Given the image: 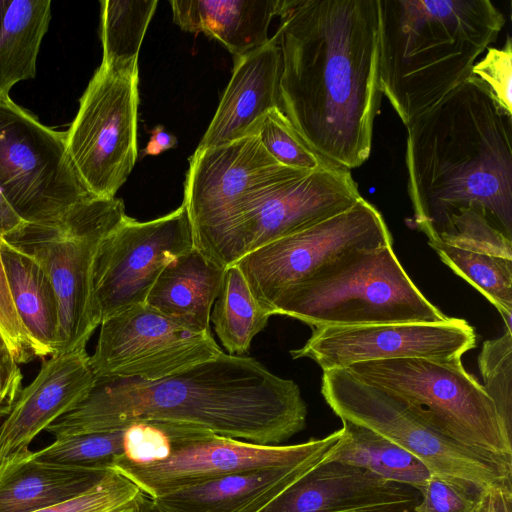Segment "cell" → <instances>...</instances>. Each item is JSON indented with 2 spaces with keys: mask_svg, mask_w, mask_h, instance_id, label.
Instances as JSON below:
<instances>
[{
  "mask_svg": "<svg viewBox=\"0 0 512 512\" xmlns=\"http://www.w3.org/2000/svg\"><path fill=\"white\" fill-rule=\"evenodd\" d=\"M279 18V109L322 159L361 166L381 100L378 0H284Z\"/></svg>",
  "mask_w": 512,
  "mask_h": 512,
  "instance_id": "1",
  "label": "cell"
},
{
  "mask_svg": "<svg viewBox=\"0 0 512 512\" xmlns=\"http://www.w3.org/2000/svg\"><path fill=\"white\" fill-rule=\"evenodd\" d=\"M306 417L294 381L252 357L222 352L155 381L97 380L85 400L45 431L61 438L149 423L278 445L303 430Z\"/></svg>",
  "mask_w": 512,
  "mask_h": 512,
  "instance_id": "2",
  "label": "cell"
},
{
  "mask_svg": "<svg viewBox=\"0 0 512 512\" xmlns=\"http://www.w3.org/2000/svg\"><path fill=\"white\" fill-rule=\"evenodd\" d=\"M511 119L470 76L406 126L412 221L428 239L467 209L512 239Z\"/></svg>",
  "mask_w": 512,
  "mask_h": 512,
  "instance_id": "3",
  "label": "cell"
},
{
  "mask_svg": "<svg viewBox=\"0 0 512 512\" xmlns=\"http://www.w3.org/2000/svg\"><path fill=\"white\" fill-rule=\"evenodd\" d=\"M379 88L405 126L466 81L505 16L490 0H378Z\"/></svg>",
  "mask_w": 512,
  "mask_h": 512,
  "instance_id": "4",
  "label": "cell"
},
{
  "mask_svg": "<svg viewBox=\"0 0 512 512\" xmlns=\"http://www.w3.org/2000/svg\"><path fill=\"white\" fill-rule=\"evenodd\" d=\"M311 328L449 319L416 287L392 244L346 253L282 291L269 308Z\"/></svg>",
  "mask_w": 512,
  "mask_h": 512,
  "instance_id": "5",
  "label": "cell"
},
{
  "mask_svg": "<svg viewBox=\"0 0 512 512\" xmlns=\"http://www.w3.org/2000/svg\"><path fill=\"white\" fill-rule=\"evenodd\" d=\"M345 370L402 401L453 440L512 457V438L492 399L466 371L461 357L374 360Z\"/></svg>",
  "mask_w": 512,
  "mask_h": 512,
  "instance_id": "6",
  "label": "cell"
},
{
  "mask_svg": "<svg viewBox=\"0 0 512 512\" xmlns=\"http://www.w3.org/2000/svg\"><path fill=\"white\" fill-rule=\"evenodd\" d=\"M126 216L121 199L94 197L54 222L27 223L5 239L33 257L55 289L60 325L52 355L86 348L101 324L93 287L95 257L103 238Z\"/></svg>",
  "mask_w": 512,
  "mask_h": 512,
  "instance_id": "7",
  "label": "cell"
},
{
  "mask_svg": "<svg viewBox=\"0 0 512 512\" xmlns=\"http://www.w3.org/2000/svg\"><path fill=\"white\" fill-rule=\"evenodd\" d=\"M321 393L341 420L380 434L419 459L431 474L460 479L480 490L512 484V457L453 440L402 401L345 369L323 371Z\"/></svg>",
  "mask_w": 512,
  "mask_h": 512,
  "instance_id": "8",
  "label": "cell"
},
{
  "mask_svg": "<svg viewBox=\"0 0 512 512\" xmlns=\"http://www.w3.org/2000/svg\"><path fill=\"white\" fill-rule=\"evenodd\" d=\"M0 190L26 223L44 224L94 198L77 176L66 150V132L43 125L0 95Z\"/></svg>",
  "mask_w": 512,
  "mask_h": 512,
  "instance_id": "9",
  "label": "cell"
},
{
  "mask_svg": "<svg viewBox=\"0 0 512 512\" xmlns=\"http://www.w3.org/2000/svg\"><path fill=\"white\" fill-rule=\"evenodd\" d=\"M159 427L170 440V449L164 458L134 462L121 455L111 467L150 498L235 473L327 460L342 434L340 428L324 438L280 446L171 426Z\"/></svg>",
  "mask_w": 512,
  "mask_h": 512,
  "instance_id": "10",
  "label": "cell"
},
{
  "mask_svg": "<svg viewBox=\"0 0 512 512\" xmlns=\"http://www.w3.org/2000/svg\"><path fill=\"white\" fill-rule=\"evenodd\" d=\"M139 71L114 72L100 65L66 131L69 160L87 191L115 198L138 156Z\"/></svg>",
  "mask_w": 512,
  "mask_h": 512,
  "instance_id": "11",
  "label": "cell"
},
{
  "mask_svg": "<svg viewBox=\"0 0 512 512\" xmlns=\"http://www.w3.org/2000/svg\"><path fill=\"white\" fill-rule=\"evenodd\" d=\"M361 197L350 170L325 166L277 186L195 247L227 268L273 241L349 208Z\"/></svg>",
  "mask_w": 512,
  "mask_h": 512,
  "instance_id": "12",
  "label": "cell"
},
{
  "mask_svg": "<svg viewBox=\"0 0 512 512\" xmlns=\"http://www.w3.org/2000/svg\"><path fill=\"white\" fill-rule=\"evenodd\" d=\"M389 244L392 237L383 216L361 197L349 208L273 241L234 264L256 300L269 313L282 291L308 279L342 255Z\"/></svg>",
  "mask_w": 512,
  "mask_h": 512,
  "instance_id": "13",
  "label": "cell"
},
{
  "mask_svg": "<svg viewBox=\"0 0 512 512\" xmlns=\"http://www.w3.org/2000/svg\"><path fill=\"white\" fill-rule=\"evenodd\" d=\"M222 352L211 332L193 329L143 303L101 322L90 364L96 380L155 381Z\"/></svg>",
  "mask_w": 512,
  "mask_h": 512,
  "instance_id": "14",
  "label": "cell"
},
{
  "mask_svg": "<svg viewBox=\"0 0 512 512\" xmlns=\"http://www.w3.org/2000/svg\"><path fill=\"white\" fill-rule=\"evenodd\" d=\"M308 172L279 164L257 135L195 150L183 199L194 245L277 186Z\"/></svg>",
  "mask_w": 512,
  "mask_h": 512,
  "instance_id": "15",
  "label": "cell"
},
{
  "mask_svg": "<svg viewBox=\"0 0 512 512\" xmlns=\"http://www.w3.org/2000/svg\"><path fill=\"white\" fill-rule=\"evenodd\" d=\"M194 247L192 224L183 203L150 221L126 216L103 238L95 257L93 287L101 322L145 303L163 269Z\"/></svg>",
  "mask_w": 512,
  "mask_h": 512,
  "instance_id": "16",
  "label": "cell"
},
{
  "mask_svg": "<svg viewBox=\"0 0 512 512\" xmlns=\"http://www.w3.org/2000/svg\"><path fill=\"white\" fill-rule=\"evenodd\" d=\"M475 345L474 328L464 319L449 318L438 323L312 328L307 342L290 354L293 359L309 358L327 371L374 360L462 357Z\"/></svg>",
  "mask_w": 512,
  "mask_h": 512,
  "instance_id": "17",
  "label": "cell"
},
{
  "mask_svg": "<svg viewBox=\"0 0 512 512\" xmlns=\"http://www.w3.org/2000/svg\"><path fill=\"white\" fill-rule=\"evenodd\" d=\"M96 381L86 348L51 355L0 423V476L30 453L41 431L85 400Z\"/></svg>",
  "mask_w": 512,
  "mask_h": 512,
  "instance_id": "18",
  "label": "cell"
},
{
  "mask_svg": "<svg viewBox=\"0 0 512 512\" xmlns=\"http://www.w3.org/2000/svg\"><path fill=\"white\" fill-rule=\"evenodd\" d=\"M419 492L348 464L323 461L257 512H351L413 509Z\"/></svg>",
  "mask_w": 512,
  "mask_h": 512,
  "instance_id": "19",
  "label": "cell"
},
{
  "mask_svg": "<svg viewBox=\"0 0 512 512\" xmlns=\"http://www.w3.org/2000/svg\"><path fill=\"white\" fill-rule=\"evenodd\" d=\"M281 51L267 44L235 58L231 79L196 150L257 135L266 114L279 106Z\"/></svg>",
  "mask_w": 512,
  "mask_h": 512,
  "instance_id": "20",
  "label": "cell"
},
{
  "mask_svg": "<svg viewBox=\"0 0 512 512\" xmlns=\"http://www.w3.org/2000/svg\"><path fill=\"white\" fill-rule=\"evenodd\" d=\"M323 461L235 473L152 499L162 512H257Z\"/></svg>",
  "mask_w": 512,
  "mask_h": 512,
  "instance_id": "21",
  "label": "cell"
},
{
  "mask_svg": "<svg viewBox=\"0 0 512 512\" xmlns=\"http://www.w3.org/2000/svg\"><path fill=\"white\" fill-rule=\"evenodd\" d=\"M284 0H172L173 21L187 32H203L234 58L268 43V29Z\"/></svg>",
  "mask_w": 512,
  "mask_h": 512,
  "instance_id": "22",
  "label": "cell"
},
{
  "mask_svg": "<svg viewBox=\"0 0 512 512\" xmlns=\"http://www.w3.org/2000/svg\"><path fill=\"white\" fill-rule=\"evenodd\" d=\"M225 269L194 247L163 269L145 304L193 329L211 332L212 306Z\"/></svg>",
  "mask_w": 512,
  "mask_h": 512,
  "instance_id": "23",
  "label": "cell"
},
{
  "mask_svg": "<svg viewBox=\"0 0 512 512\" xmlns=\"http://www.w3.org/2000/svg\"><path fill=\"white\" fill-rule=\"evenodd\" d=\"M29 454L1 474L0 512H36L57 505L84 492L111 469L43 462Z\"/></svg>",
  "mask_w": 512,
  "mask_h": 512,
  "instance_id": "24",
  "label": "cell"
},
{
  "mask_svg": "<svg viewBox=\"0 0 512 512\" xmlns=\"http://www.w3.org/2000/svg\"><path fill=\"white\" fill-rule=\"evenodd\" d=\"M0 251L13 304L36 357L52 355L58 341L60 308L49 277L33 257L2 237Z\"/></svg>",
  "mask_w": 512,
  "mask_h": 512,
  "instance_id": "25",
  "label": "cell"
},
{
  "mask_svg": "<svg viewBox=\"0 0 512 512\" xmlns=\"http://www.w3.org/2000/svg\"><path fill=\"white\" fill-rule=\"evenodd\" d=\"M341 438L327 461L367 470L389 482L419 490L431 473L415 456L380 434L353 422L341 420Z\"/></svg>",
  "mask_w": 512,
  "mask_h": 512,
  "instance_id": "26",
  "label": "cell"
},
{
  "mask_svg": "<svg viewBox=\"0 0 512 512\" xmlns=\"http://www.w3.org/2000/svg\"><path fill=\"white\" fill-rule=\"evenodd\" d=\"M51 18L50 0H8L0 35V95L35 77L36 60Z\"/></svg>",
  "mask_w": 512,
  "mask_h": 512,
  "instance_id": "27",
  "label": "cell"
},
{
  "mask_svg": "<svg viewBox=\"0 0 512 512\" xmlns=\"http://www.w3.org/2000/svg\"><path fill=\"white\" fill-rule=\"evenodd\" d=\"M270 317L254 297L238 266H228L210 316L222 346L229 354L244 355Z\"/></svg>",
  "mask_w": 512,
  "mask_h": 512,
  "instance_id": "28",
  "label": "cell"
},
{
  "mask_svg": "<svg viewBox=\"0 0 512 512\" xmlns=\"http://www.w3.org/2000/svg\"><path fill=\"white\" fill-rule=\"evenodd\" d=\"M157 4V0L100 2L102 66L114 72L139 71L140 47Z\"/></svg>",
  "mask_w": 512,
  "mask_h": 512,
  "instance_id": "29",
  "label": "cell"
},
{
  "mask_svg": "<svg viewBox=\"0 0 512 512\" xmlns=\"http://www.w3.org/2000/svg\"><path fill=\"white\" fill-rule=\"evenodd\" d=\"M428 244L443 263L497 308L506 328H512V259L467 251L438 240H428Z\"/></svg>",
  "mask_w": 512,
  "mask_h": 512,
  "instance_id": "30",
  "label": "cell"
},
{
  "mask_svg": "<svg viewBox=\"0 0 512 512\" xmlns=\"http://www.w3.org/2000/svg\"><path fill=\"white\" fill-rule=\"evenodd\" d=\"M123 437L124 429L55 438L50 445L29 455L43 462L110 469L124 454Z\"/></svg>",
  "mask_w": 512,
  "mask_h": 512,
  "instance_id": "31",
  "label": "cell"
},
{
  "mask_svg": "<svg viewBox=\"0 0 512 512\" xmlns=\"http://www.w3.org/2000/svg\"><path fill=\"white\" fill-rule=\"evenodd\" d=\"M483 387L492 399L506 434L512 438V328L483 343L478 357Z\"/></svg>",
  "mask_w": 512,
  "mask_h": 512,
  "instance_id": "32",
  "label": "cell"
},
{
  "mask_svg": "<svg viewBox=\"0 0 512 512\" xmlns=\"http://www.w3.org/2000/svg\"><path fill=\"white\" fill-rule=\"evenodd\" d=\"M144 495L133 482L111 468L84 492L36 512H137Z\"/></svg>",
  "mask_w": 512,
  "mask_h": 512,
  "instance_id": "33",
  "label": "cell"
},
{
  "mask_svg": "<svg viewBox=\"0 0 512 512\" xmlns=\"http://www.w3.org/2000/svg\"><path fill=\"white\" fill-rule=\"evenodd\" d=\"M257 136L266 151L281 165L303 171H315L334 165L313 152L279 109L264 117Z\"/></svg>",
  "mask_w": 512,
  "mask_h": 512,
  "instance_id": "34",
  "label": "cell"
},
{
  "mask_svg": "<svg viewBox=\"0 0 512 512\" xmlns=\"http://www.w3.org/2000/svg\"><path fill=\"white\" fill-rule=\"evenodd\" d=\"M428 240L512 259V239L491 225L484 215L472 209L461 211L438 237Z\"/></svg>",
  "mask_w": 512,
  "mask_h": 512,
  "instance_id": "35",
  "label": "cell"
},
{
  "mask_svg": "<svg viewBox=\"0 0 512 512\" xmlns=\"http://www.w3.org/2000/svg\"><path fill=\"white\" fill-rule=\"evenodd\" d=\"M481 491L466 481L431 474L413 512H476Z\"/></svg>",
  "mask_w": 512,
  "mask_h": 512,
  "instance_id": "36",
  "label": "cell"
},
{
  "mask_svg": "<svg viewBox=\"0 0 512 512\" xmlns=\"http://www.w3.org/2000/svg\"><path fill=\"white\" fill-rule=\"evenodd\" d=\"M471 76L481 83L495 102L512 117V43L507 36L502 48L491 47L476 62Z\"/></svg>",
  "mask_w": 512,
  "mask_h": 512,
  "instance_id": "37",
  "label": "cell"
},
{
  "mask_svg": "<svg viewBox=\"0 0 512 512\" xmlns=\"http://www.w3.org/2000/svg\"><path fill=\"white\" fill-rule=\"evenodd\" d=\"M1 238V237H0ZM0 339L18 364L36 357L33 344L21 323L10 294L0 251Z\"/></svg>",
  "mask_w": 512,
  "mask_h": 512,
  "instance_id": "38",
  "label": "cell"
},
{
  "mask_svg": "<svg viewBox=\"0 0 512 512\" xmlns=\"http://www.w3.org/2000/svg\"><path fill=\"white\" fill-rule=\"evenodd\" d=\"M124 456L134 462L164 458L170 449L167 433L154 424L135 423L124 429Z\"/></svg>",
  "mask_w": 512,
  "mask_h": 512,
  "instance_id": "39",
  "label": "cell"
},
{
  "mask_svg": "<svg viewBox=\"0 0 512 512\" xmlns=\"http://www.w3.org/2000/svg\"><path fill=\"white\" fill-rule=\"evenodd\" d=\"M22 379L19 364L7 350L0 347V423L12 409L20 391Z\"/></svg>",
  "mask_w": 512,
  "mask_h": 512,
  "instance_id": "40",
  "label": "cell"
},
{
  "mask_svg": "<svg viewBox=\"0 0 512 512\" xmlns=\"http://www.w3.org/2000/svg\"><path fill=\"white\" fill-rule=\"evenodd\" d=\"M476 512H512V484L482 490Z\"/></svg>",
  "mask_w": 512,
  "mask_h": 512,
  "instance_id": "41",
  "label": "cell"
},
{
  "mask_svg": "<svg viewBox=\"0 0 512 512\" xmlns=\"http://www.w3.org/2000/svg\"><path fill=\"white\" fill-rule=\"evenodd\" d=\"M26 222L14 211L0 190V237L7 239L19 233Z\"/></svg>",
  "mask_w": 512,
  "mask_h": 512,
  "instance_id": "42",
  "label": "cell"
},
{
  "mask_svg": "<svg viewBox=\"0 0 512 512\" xmlns=\"http://www.w3.org/2000/svg\"><path fill=\"white\" fill-rule=\"evenodd\" d=\"M151 137L146 147L141 151L142 157L159 155L162 152L177 146V138L167 132L162 125L155 126L151 131Z\"/></svg>",
  "mask_w": 512,
  "mask_h": 512,
  "instance_id": "43",
  "label": "cell"
},
{
  "mask_svg": "<svg viewBox=\"0 0 512 512\" xmlns=\"http://www.w3.org/2000/svg\"><path fill=\"white\" fill-rule=\"evenodd\" d=\"M137 512H162L154 503L153 499L144 495L141 499Z\"/></svg>",
  "mask_w": 512,
  "mask_h": 512,
  "instance_id": "44",
  "label": "cell"
},
{
  "mask_svg": "<svg viewBox=\"0 0 512 512\" xmlns=\"http://www.w3.org/2000/svg\"><path fill=\"white\" fill-rule=\"evenodd\" d=\"M351 512H413V509L407 508H374V509H365V510H357Z\"/></svg>",
  "mask_w": 512,
  "mask_h": 512,
  "instance_id": "45",
  "label": "cell"
},
{
  "mask_svg": "<svg viewBox=\"0 0 512 512\" xmlns=\"http://www.w3.org/2000/svg\"><path fill=\"white\" fill-rule=\"evenodd\" d=\"M8 0H0V35L2 33Z\"/></svg>",
  "mask_w": 512,
  "mask_h": 512,
  "instance_id": "46",
  "label": "cell"
},
{
  "mask_svg": "<svg viewBox=\"0 0 512 512\" xmlns=\"http://www.w3.org/2000/svg\"><path fill=\"white\" fill-rule=\"evenodd\" d=\"M4 343L2 342V340L0 339V347L3 346Z\"/></svg>",
  "mask_w": 512,
  "mask_h": 512,
  "instance_id": "47",
  "label": "cell"
}]
</instances>
